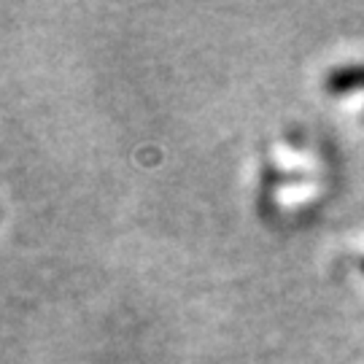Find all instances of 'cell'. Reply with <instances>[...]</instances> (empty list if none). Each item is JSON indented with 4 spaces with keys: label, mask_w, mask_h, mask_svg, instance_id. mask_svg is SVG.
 <instances>
[{
    "label": "cell",
    "mask_w": 364,
    "mask_h": 364,
    "mask_svg": "<svg viewBox=\"0 0 364 364\" xmlns=\"http://www.w3.org/2000/svg\"><path fill=\"white\" fill-rule=\"evenodd\" d=\"M353 90H364V63L356 65H340L326 76V92L346 95Z\"/></svg>",
    "instance_id": "6da1fadb"
},
{
    "label": "cell",
    "mask_w": 364,
    "mask_h": 364,
    "mask_svg": "<svg viewBox=\"0 0 364 364\" xmlns=\"http://www.w3.org/2000/svg\"><path fill=\"white\" fill-rule=\"evenodd\" d=\"M362 270H364V262H362Z\"/></svg>",
    "instance_id": "7a4b0ae2"
}]
</instances>
